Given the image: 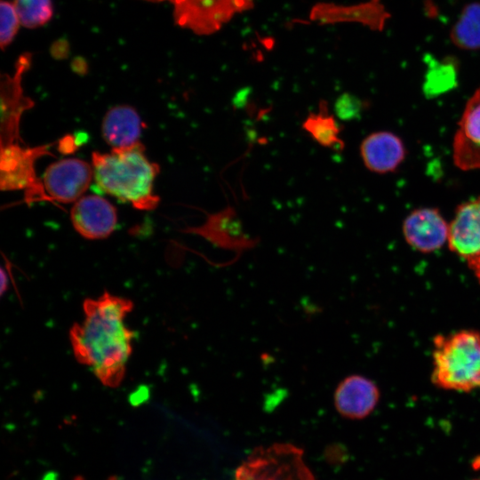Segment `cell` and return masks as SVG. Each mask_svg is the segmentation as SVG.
Returning a JSON list of instances; mask_svg holds the SVG:
<instances>
[{"mask_svg":"<svg viewBox=\"0 0 480 480\" xmlns=\"http://www.w3.org/2000/svg\"><path fill=\"white\" fill-rule=\"evenodd\" d=\"M86 67L85 60L78 57L74 59L72 62V68L75 71L80 72L84 71Z\"/></svg>","mask_w":480,"mask_h":480,"instance_id":"obj_25","label":"cell"},{"mask_svg":"<svg viewBox=\"0 0 480 480\" xmlns=\"http://www.w3.org/2000/svg\"><path fill=\"white\" fill-rule=\"evenodd\" d=\"M142 128L143 123L139 113L128 105L109 108L101 123L102 137L112 148H125L140 142Z\"/></svg>","mask_w":480,"mask_h":480,"instance_id":"obj_16","label":"cell"},{"mask_svg":"<svg viewBox=\"0 0 480 480\" xmlns=\"http://www.w3.org/2000/svg\"><path fill=\"white\" fill-rule=\"evenodd\" d=\"M70 220L75 230L88 240L108 237L116 229L117 212L106 198L99 195H84L70 210Z\"/></svg>","mask_w":480,"mask_h":480,"instance_id":"obj_7","label":"cell"},{"mask_svg":"<svg viewBox=\"0 0 480 480\" xmlns=\"http://www.w3.org/2000/svg\"><path fill=\"white\" fill-rule=\"evenodd\" d=\"M431 380L435 386L446 390L469 392L480 388V332L461 330L436 335Z\"/></svg>","mask_w":480,"mask_h":480,"instance_id":"obj_3","label":"cell"},{"mask_svg":"<svg viewBox=\"0 0 480 480\" xmlns=\"http://www.w3.org/2000/svg\"><path fill=\"white\" fill-rule=\"evenodd\" d=\"M448 244L467 261L480 255V196L457 208L449 225Z\"/></svg>","mask_w":480,"mask_h":480,"instance_id":"obj_13","label":"cell"},{"mask_svg":"<svg viewBox=\"0 0 480 480\" xmlns=\"http://www.w3.org/2000/svg\"><path fill=\"white\" fill-rule=\"evenodd\" d=\"M132 308L131 300L106 292L84 300V318L70 328L76 359L108 388L118 387L125 375L136 335L125 324Z\"/></svg>","mask_w":480,"mask_h":480,"instance_id":"obj_1","label":"cell"},{"mask_svg":"<svg viewBox=\"0 0 480 480\" xmlns=\"http://www.w3.org/2000/svg\"><path fill=\"white\" fill-rule=\"evenodd\" d=\"M429 60L424 86L425 92L436 95L454 86L456 80L454 64L439 62L433 58H429Z\"/></svg>","mask_w":480,"mask_h":480,"instance_id":"obj_20","label":"cell"},{"mask_svg":"<svg viewBox=\"0 0 480 480\" xmlns=\"http://www.w3.org/2000/svg\"><path fill=\"white\" fill-rule=\"evenodd\" d=\"M169 1L176 23L196 35L220 30L236 14L253 7V0H148Z\"/></svg>","mask_w":480,"mask_h":480,"instance_id":"obj_5","label":"cell"},{"mask_svg":"<svg viewBox=\"0 0 480 480\" xmlns=\"http://www.w3.org/2000/svg\"><path fill=\"white\" fill-rule=\"evenodd\" d=\"M467 262L470 269L474 272L475 276H476L478 282L480 283V255L471 260H468Z\"/></svg>","mask_w":480,"mask_h":480,"instance_id":"obj_24","label":"cell"},{"mask_svg":"<svg viewBox=\"0 0 480 480\" xmlns=\"http://www.w3.org/2000/svg\"><path fill=\"white\" fill-rule=\"evenodd\" d=\"M234 480H315L303 451L291 444L256 449L237 468Z\"/></svg>","mask_w":480,"mask_h":480,"instance_id":"obj_4","label":"cell"},{"mask_svg":"<svg viewBox=\"0 0 480 480\" xmlns=\"http://www.w3.org/2000/svg\"><path fill=\"white\" fill-rule=\"evenodd\" d=\"M93 180L98 188L138 210H153L160 201L154 193L159 165L148 159L140 141L134 145L92 154Z\"/></svg>","mask_w":480,"mask_h":480,"instance_id":"obj_2","label":"cell"},{"mask_svg":"<svg viewBox=\"0 0 480 480\" xmlns=\"http://www.w3.org/2000/svg\"><path fill=\"white\" fill-rule=\"evenodd\" d=\"M453 140V160L463 171L480 170V87L468 99Z\"/></svg>","mask_w":480,"mask_h":480,"instance_id":"obj_9","label":"cell"},{"mask_svg":"<svg viewBox=\"0 0 480 480\" xmlns=\"http://www.w3.org/2000/svg\"><path fill=\"white\" fill-rule=\"evenodd\" d=\"M403 233L412 248L431 252L441 248L448 240L449 225L436 209L420 208L405 218Z\"/></svg>","mask_w":480,"mask_h":480,"instance_id":"obj_11","label":"cell"},{"mask_svg":"<svg viewBox=\"0 0 480 480\" xmlns=\"http://www.w3.org/2000/svg\"><path fill=\"white\" fill-rule=\"evenodd\" d=\"M362 108V100L348 92L340 95L334 103L335 115L343 121L355 118Z\"/></svg>","mask_w":480,"mask_h":480,"instance_id":"obj_22","label":"cell"},{"mask_svg":"<svg viewBox=\"0 0 480 480\" xmlns=\"http://www.w3.org/2000/svg\"><path fill=\"white\" fill-rule=\"evenodd\" d=\"M474 480H480V478H477V479H474Z\"/></svg>","mask_w":480,"mask_h":480,"instance_id":"obj_26","label":"cell"},{"mask_svg":"<svg viewBox=\"0 0 480 480\" xmlns=\"http://www.w3.org/2000/svg\"><path fill=\"white\" fill-rule=\"evenodd\" d=\"M309 18L322 25L355 22L374 31H382L390 13L380 0H368L350 5L322 2L312 7Z\"/></svg>","mask_w":480,"mask_h":480,"instance_id":"obj_8","label":"cell"},{"mask_svg":"<svg viewBox=\"0 0 480 480\" xmlns=\"http://www.w3.org/2000/svg\"><path fill=\"white\" fill-rule=\"evenodd\" d=\"M93 180L92 165L76 158H62L49 164L43 175L42 188L60 203H75Z\"/></svg>","mask_w":480,"mask_h":480,"instance_id":"obj_6","label":"cell"},{"mask_svg":"<svg viewBox=\"0 0 480 480\" xmlns=\"http://www.w3.org/2000/svg\"><path fill=\"white\" fill-rule=\"evenodd\" d=\"M20 23L28 28L46 24L53 15L52 0H13Z\"/></svg>","mask_w":480,"mask_h":480,"instance_id":"obj_19","label":"cell"},{"mask_svg":"<svg viewBox=\"0 0 480 480\" xmlns=\"http://www.w3.org/2000/svg\"><path fill=\"white\" fill-rule=\"evenodd\" d=\"M450 39L458 48L480 50V2L467 4L450 31Z\"/></svg>","mask_w":480,"mask_h":480,"instance_id":"obj_18","label":"cell"},{"mask_svg":"<svg viewBox=\"0 0 480 480\" xmlns=\"http://www.w3.org/2000/svg\"><path fill=\"white\" fill-rule=\"evenodd\" d=\"M301 126L313 140L322 147L333 149L343 148L344 142L340 138V126L334 116L329 113L325 100L319 102L318 111L310 113Z\"/></svg>","mask_w":480,"mask_h":480,"instance_id":"obj_17","label":"cell"},{"mask_svg":"<svg viewBox=\"0 0 480 480\" xmlns=\"http://www.w3.org/2000/svg\"><path fill=\"white\" fill-rule=\"evenodd\" d=\"M183 231L198 235L225 248H247L254 243L244 233L242 222L232 207L210 214L202 225Z\"/></svg>","mask_w":480,"mask_h":480,"instance_id":"obj_14","label":"cell"},{"mask_svg":"<svg viewBox=\"0 0 480 480\" xmlns=\"http://www.w3.org/2000/svg\"><path fill=\"white\" fill-rule=\"evenodd\" d=\"M0 20V44L4 51L12 43L21 24L13 3L1 0Z\"/></svg>","mask_w":480,"mask_h":480,"instance_id":"obj_21","label":"cell"},{"mask_svg":"<svg viewBox=\"0 0 480 480\" xmlns=\"http://www.w3.org/2000/svg\"><path fill=\"white\" fill-rule=\"evenodd\" d=\"M380 390L370 379L353 374L344 378L334 391V405L344 418L362 420L375 409Z\"/></svg>","mask_w":480,"mask_h":480,"instance_id":"obj_10","label":"cell"},{"mask_svg":"<svg viewBox=\"0 0 480 480\" xmlns=\"http://www.w3.org/2000/svg\"><path fill=\"white\" fill-rule=\"evenodd\" d=\"M44 148H25L10 142L2 148L1 188L19 190L40 187L36 181L35 162Z\"/></svg>","mask_w":480,"mask_h":480,"instance_id":"obj_12","label":"cell"},{"mask_svg":"<svg viewBox=\"0 0 480 480\" xmlns=\"http://www.w3.org/2000/svg\"><path fill=\"white\" fill-rule=\"evenodd\" d=\"M360 154L368 170L377 173L395 171L405 156L403 141L389 132H376L364 139Z\"/></svg>","mask_w":480,"mask_h":480,"instance_id":"obj_15","label":"cell"},{"mask_svg":"<svg viewBox=\"0 0 480 480\" xmlns=\"http://www.w3.org/2000/svg\"><path fill=\"white\" fill-rule=\"evenodd\" d=\"M50 52L54 59H66L69 53L68 42L64 38L55 41L51 46Z\"/></svg>","mask_w":480,"mask_h":480,"instance_id":"obj_23","label":"cell"}]
</instances>
